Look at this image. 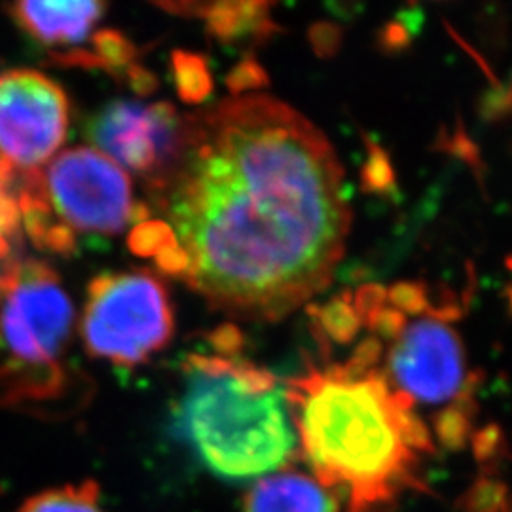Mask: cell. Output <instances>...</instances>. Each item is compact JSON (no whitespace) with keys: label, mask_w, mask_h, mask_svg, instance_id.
I'll list each match as a JSON object with an SVG mask.
<instances>
[{"label":"cell","mask_w":512,"mask_h":512,"mask_svg":"<svg viewBox=\"0 0 512 512\" xmlns=\"http://www.w3.org/2000/svg\"><path fill=\"white\" fill-rule=\"evenodd\" d=\"M382 344L368 336L348 361L311 363L287 384L298 456L311 475L346 501V512H384L418 488L435 450L412 404L380 370Z\"/></svg>","instance_id":"2"},{"label":"cell","mask_w":512,"mask_h":512,"mask_svg":"<svg viewBox=\"0 0 512 512\" xmlns=\"http://www.w3.org/2000/svg\"><path fill=\"white\" fill-rule=\"evenodd\" d=\"M310 311L319 327L317 334H323L325 340L332 338L334 342L344 344L355 338L357 330L361 327V319L353 308L349 294L330 300L329 304H325L319 310L311 308Z\"/></svg>","instance_id":"16"},{"label":"cell","mask_w":512,"mask_h":512,"mask_svg":"<svg viewBox=\"0 0 512 512\" xmlns=\"http://www.w3.org/2000/svg\"><path fill=\"white\" fill-rule=\"evenodd\" d=\"M171 429L205 471L230 482L272 475L298 456L287 385L238 353L186 357Z\"/></svg>","instance_id":"3"},{"label":"cell","mask_w":512,"mask_h":512,"mask_svg":"<svg viewBox=\"0 0 512 512\" xmlns=\"http://www.w3.org/2000/svg\"><path fill=\"white\" fill-rule=\"evenodd\" d=\"M18 200L21 228L54 255H73L78 234L114 236L150 219L147 205L133 200L128 173L95 148H69L19 177Z\"/></svg>","instance_id":"6"},{"label":"cell","mask_w":512,"mask_h":512,"mask_svg":"<svg viewBox=\"0 0 512 512\" xmlns=\"http://www.w3.org/2000/svg\"><path fill=\"white\" fill-rule=\"evenodd\" d=\"M173 74L181 99L190 105H200L213 92V78L205 59L196 54L177 50L173 54Z\"/></svg>","instance_id":"15"},{"label":"cell","mask_w":512,"mask_h":512,"mask_svg":"<svg viewBox=\"0 0 512 512\" xmlns=\"http://www.w3.org/2000/svg\"><path fill=\"white\" fill-rule=\"evenodd\" d=\"M171 245L158 268L217 310L279 321L332 281L351 224L329 139L272 95L184 118L169 171L148 186Z\"/></svg>","instance_id":"1"},{"label":"cell","mask_w":512,"mask_h":512,"mask_svg":"<svg viewBox=\"0 0 512 512\" xmlns=\"http://www.w3.org/2000/svg\"><path fill=\"white\" fill-rule=\"evenodd\" d=\"M173 329L169 294L156 275L118 272L90 283L80 334L92 357L122 368L143 365L171 342Z\"/></svg>","instance_id":"7"},{"label":"cell","mask_w":512,"mask_h":512,"mask_svg":"<svg viewBox=\"0 0 512 512\" xmlns=\"http://www.w3.org/2000/svg\"><path fill=\"white\" fill-rule=\"evenodd\" d=\"M19 175L0 160V279L19 262L21 213H19Z\"/></svg>","instance_id":"13"},{"label":"cell","mask_w":512,"mask_h":512,"mask_svg":"<svg viewBox=\"0 0 512 512\" xmlns=\"http://www.w3.org/2000/svg\"><path fill=\"white\" fill-rule=\"evenodd\" d=\"M18 512H105L95 480L67 484L29 497Z\"/></svg>","instance_id":"14"},{"label":"cell","mask_w":512,"mask_h":512,"mask_svg":"<svg viewBox=\"0 0 512 512\" xmlns=\"http://www.w3.org/2000/svg\"><path fill=\"white\" fill-rule=\"evenodd\" d=\"M228 84L234 95H245V92L262 88V84H266V76L262 67L256 65L255 61H247V63H241L238 69L230 74Z\"/></svg>","instance_id":"17"},{"label":"cell","mask_w":512,"mask_h":512,"mask_svg":"<svg viewBox=\"0 0 512 512\" xmlns=\"http://www.w3.org/2000/svg\"><path fill=\"white\" fill-rule=\"evenodd\" d=\"M69 99L33 69L0 73V160L19 177L40 171L65 143Z\"/></svg>","instance_id":"8"},{"label":"cell","mask_w":512,"mask_h":512,"mask_svg":"<svg viewBox=\"0 0 512 512\" xmlns=\"http://www.w3.org/2000/svg\"><path fill=\"white\" fill-rule=\"evenodd\" d=\"M243 512H342V499L311 473L285 467L256 482Z\"/></svg>","instance_id":"11"},{"label":"cell","mask_w":512,"mask_h":512,"mask_svg":"<svg viewBox=\"0 0 512 512\" xmlns=\"http://www.w3.org/2000/svg\"><path fill=\"white\" fill-rule=\"evenodd\" d=\"M29 37L54 50V59L82 50L95 25L105 16L103 2H14L6 6Z\"/></svg>","instance_id":"10"},{"label":"cell","mask_w":512,"mask_h":512,"mask_svg":"<svg viewBox=\"0 0 512 512\" xmlns=\"http://www.w3.org/2000/svg\"><path fill=\"white\" fill-rule=\"evenodd\" d=\"M73 329V302L54 270L16 262L0 279V406L46 412L69 399Z\"/></svg>","instance_id":"4"},{"label":"cell","mask_w":512,"mask_h":512,"mask_svg":"<svg viewBox=\"0 0 512 512\" xmlns=\"http://www.w3.org/2000/svg\"><path fill=\"white\" fill-rule=\"evenodd\" d=\"M183 131L184 118L169 103L112 101L88 124L95 150L143 177L147 186L162 179L175 162Z\"/></svg>","instance_id":"9"},{"label":"cell","mask_w":512,"mask_h":512,"mask_svg":"<svg viewBox=\"0 0 512 512\" xmlns=\"http://www.w3.org/2000/svg\"><path fill=\"white\" fill-rule=\"evenodd\" d=\"M169 12L181 16H198L205 21L207 31L220 42H238L243 38H264L272 35L275 23L268 2H186L162 4Z\"/></svg>","instance_id":"12"},{"label":"cell","mask_w":512,"mask_h":512,"mask_svg":"<svg viewBox=\"0 0 512 512\" xmlns=\"http://www.w3.org/2000/svg\"><path fill=\"white\" fill-rule=\"evenodd\" d=\"M361 323L382 344L380 370L391 389L418 408L437 410L435 433L446 446H459L469 431L471 378L458 332L440 313L406 311L387 302L384 289L353 294ZM420 416V414H418Z\"/></svg>","instance_id":"5"}]
</instances>
